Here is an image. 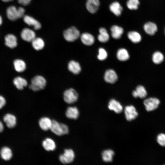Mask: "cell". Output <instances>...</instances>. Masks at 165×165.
Here are the masks:
<instances>
[{
    "label": "cell",
    "instance_id": "6da1fadb",
    "mask_svg": "<svg viewBox=\"0 0 165 165\" xmlns=\"http://www.w3.org/2000/svg\"><path fill=\"white\" fill-rule=\"evenodd\" d=\"M25 12L24 9L22 7L17 8L15 6L9 7L6 9V15L10 20L15 21L19 18L23 17Z\"/></svg>",
    "mask_w": 165,
    "mask_h": 165
},
{
    "label": "cell",
    "instance_id": "7a4b0ae2",
    "mask_svg": "<svg viewBox=\"0 0 165 165\" xmlns=\"http://www.w3.org/2000/svg\"><path fill=\"white\" fill-rule=\"evenodd\" d=\"M50 130L52 133L58 136L67 134L69 131V128L66 125L60 123L55 120L52 121Z\"/></svg>",
    "mask_w": 165,
    "mask_h": 165
},
{
    "label": "cell",
    "instance_id": "3957f363",
    "mask_svg": "<svg viewBox=\"0 0 165 165\" xmlns=\"http://www.w3.org/2000/svg\"><path fill=\"white\" fill-rule=\"evenodd\" d=\"M31 82V83L29 86V88L35 91L43 89L46 84L45 79L40 75H36L33 77Z\"/></svg>",
    "mask_w": 165,
    "mask_h": 165
},
{
    "label": "cell",
    "instance_id": "277c9868",
    "mask_svg": "<svg viewBox=\"0 0 165 165\" xmlns=\"http://www.w3.org/2000/svg\"><path fill=\"white\" fill-rule=\"evenodd\" d=\"M63 34L64 39L69 42H74L80 36L79 30L74 26L71 27L64 30Z\"/></svg>",
    "mask_w": 165,
    "mask_h": 165
},
{
    "label": "cell",
    "instance_id": "5b68a950",
    "mask_svg": "<svg viewBox=\"0 0 165 165\" xmlns=\"http://www.w3.org/2000/svg\"><path fill=\"white\" fill-rule=\"evenodd\" d=\"M77 92L73 88L65 90L63 94V99L64 101L68 104H72L76 102L78 98Z\"/></svg>",
    "mask_w": 165,
    "mask_h": 165
},
{
    "label": "cell",
    "instance_id": "8992f818",
    "mask_svg": "<svg viewBox=\"0 0 165 165\" xmlns=\"http://www.w3.org/2000/svg\"><path fill=\"white\" fill-rule=\"evenodd\" d=\"M75 158V153L72 149H66L59 157L60 162L63 164L70 163L73 162Z\"/></svg>",
    "mask_w": 165,
    "mask_h": 165
},
{
    "label": "cell",
    "instance_id": "52a82bcc",
    "mask_svg": "<svg viewBox=\"0 0 165 165\" xmlns=\"http://www.w3.org/2000/svg\"><path fill=\"white\" fill-rule=\"evenodd\" d=\"M159 99L155 97H149L145 100L143 103L146 110L148 112L153 111L157 108L160 104Z\"/></svg>",
    "mask_w": 165,
    "mask_h": 165
},
{
    "label": "cell",
    "instance_id": "ba28073f",
    "mask_svg": "<svg viewBox=\"0 0 165 165\" xmlns=\"http://www.w3.org/2000/svg\"><path fill=\"white\" fill-rule=\"evenodd\" d=\"M124 113L127 120L131 121L135 119L138 116L136 109L133 105L126 106L124 109Z\"/></svg>",
    "mask_w": 165,
    "mask_h": 165
},
{
    "label": "cell",
    "instance_id": "9c48e42d",
    "mask_svg": "<svg viewBox=\"0 0 165 165\" xmlns=\"http://www.w3.org/2000/svg\"><path fill=\"white\" fill-rule=\"evenodd\" d=\"M20 36L23 40L28 42H31L36 37L35 32L33 30L28 28H25L22 30Z\"/></svg>",
    "mask_w": 165,
    "mask_h": 165
},
{
    "label": "cell",
    "instance_id": "30bf717a",
    "mask_svg": "<svg viewBox=\"0 0 165 165\" xmlns=\"http://www.w3.org/2000/svg\"><path fill=\"white\" fill-rule=\"evenodd\" d=\"M23 17L24 22L29 26L33 27L35 30H38L41 28L40 22L32 17L26 15Z\"/></svg>",
    "mask_w": 165,
    "mask_h": 165
},
{
    "label": "cell",
    "instance_id": "8fae6325",
    "mask_svg": "<svg viewBox=\"0 0 165 165\" xmlns=\"http://www.w3.org/2000/svg\"><path fill=\"white\" fill-rule=\"evenodd\" d=\"M104 78L106 82L114 83L117 81L118 77L116 73L113 70L109 69L105 72Z\"/></svg>",
    "mask_w": 165,
    "mask_h": 165
},
{
    "label": "cell",
    "instance_id": "7c38bea8",
    "mask_svg": "<svg viewBox=\"0 0 165 165\" xmlns=\"http://www.w3.org/2000/svg\"><path fill=\"white\" fill-rule=\"evenodd\" d=\"M5 45L10 48H14L17 46V38L13 34L7 35L5 37Z\"/></svg>",
    "mask_w": 165,
    "mask_h": 165
},
{
    "label": "cell",
    "instance_id": "4fadbf2b",
    "mask_svg": "<svg viewBox=\"0 0 165 165\" xmlns=\"http://www.w3.org/2000/svg\"><path fill=\"white\" fill-rule=\"evenodd\" d=\"M100 4L99 0H87L86 7L89 12L91 13H94L97 11Z\"/></svg>",
    "mask_w": 165,
    "mask_h": 165
},
{
    "label": "cell",
    "instance_id": "5bb4252c",
    "mask_svg": "<svg viewBox=\"0 0 165 165\" xmlns=\"http://www.w3.org/2000/svg\"><path fill=\"white\" fill-rule=\"evenodd\" d=\"M52 121V120L48 117H43L39 119L38 125L42 130L45 131H48L50 130Z\"/></svg>",
    "mask_w": 165,
    "mask_h": 165
},
{
    "label": "cell",
    "instance_id": "9a60e30c",
    "mask_svg": "<svg viewBox=\"0 0 165 165\" xmlns=\"http://www.w3.org/2000/svg\"><path fill=\"white\" fill-rule=\"evenodd\" d=\"M43 148L47 151H54L56 148L54 141L52 138H47L44 139L42 142Z\"/></svg>",
    "mask_w": 165,
    "mask_h": 165
},
{
    "label": "cell",
    "instance_id": "2e32d148",
    "mask_svg": "<svg viewBox=\"0 0 165 165\" xmlns=\"http://www.w3.org/2000/svg\"><path fill=\"white\" fill-rule=\"evenodd\" d=\"M66 117L70 119H77L79 116V112L76 107H69L65 112Z\"/></svg>",
    "mask_w": 165,
    "mask_h": 165
},
{
    "label": "cell",
    "instance_id": "e0dca14e",
    "mask_svg": "<svg viewBox=\"0 0 165 165\" xmlns=\"http://www.w3.org/2000/svg\"><path fill=\"white\" fill-rule=\"evenodd\" d=\"M108 108L114 111L116 113H119L123 111V108L120 103L114 99H111L108 105Z\"/></svg>",
    "mask_w": 165,
    "mask_h": 165
},
{
    "label": "cell",
    "instance_id": "ac0fdd59",
    "mask_svg": "<svg viewBox=\"0 0 165 165\" xmlns=\"http://www.w3.org/2000/svg\"><path fill=\"white\" fill-rule=\"evenodd\" d=\"M80 39L82 43L86 46L93 45L95 41L94 36L88 33H84L80 35Z\"/></svg>",
    "mask_w": 165,
    "mask_h": 165
},
{
    "label": "cell",
    "instance_id": "d6986e66",
    "mask_svg": "<svg viewBox=\"0 0 165 165\" xmlns=\"http://www.w3.org/2000/svg\"><path fill=\"white\" fill-rule=\"evenodd\" d=\"M68 68L70 72L75 75L79 74L81 70L80 64L77 61L74 60H71L69 62Z\"/></svg>",
    "mask_w": 165,
    "mask_h": 165
},
{
    "label": "cell",
    "instance_id": "ffe728a7",
    "mask_svg": "<svg viewBox=\"0 0 165 165\" xmlns=\"http://www.w3.org/2000/svg\"><path fill=\"white\" fill-rule=\"evenodd\" d=\"M3 120L9 128L14 127L16 123V117L10 114H6L3 117Z\"/></svg>",
    "mask_w": 165,
    "mask_h": 165
},
{
    "label": "cell",
    "instance_id": "44dd1931",
    "mask_svg": "<svg viewBox=\"0 0 165 165\" xmlns=\"http://www.w3.org/2000/svg\"><path fill=\"white\" fill-rule=\"evenodd\" d=\"M111 31L112 37L115 39L120 38L124 32L122 28L117 25L112 26L111 28Z\"/></svg>",
    "mask_w": 165,
    "mask_h": 165
},
{
    "label": "cell",
    "instance_id": "7402d4cb",
    "mask_svg": "<svg viewBox=\"0 0 165 165\" xmlns=\"http://www.w3.org/2000/svg\"><path fill=\"white\" fill-rule=\"evenodd\" d=\"M109 8L110 11L117 16L121 15L123 9L120 4L117 1L111 3Z\"/></svg>",
    "mask_w": 165,
    "mask_h": 165
},
{
    "label": "cell",
    "instance_id": "603a6c76",
    "mask_svg": "<svg viewBox=\"0 0 165 165\" xmlns=\"http://www.w3.org/2000/svg\"><path fill=\"white\" fill-rule=\"evenodd\" d=\"M13 83L16 88L19 90H23L28 85L27 80L20 76L16 77L14 79Z\"/></svg>",
    "mask_w": 165,
    "mask_h": 165
},
{
    "label": "cell",
    "instance_id": "cb8c5ba5",
    "mask_svg": "<svg viewBox=\"0 0 165 165\" xmlns=\"http://www.w3.org/2000/svg\"><path fill=\"white\" fill-rule=\"evenodd\" d=\"M99 32L97 37L99 41L102 43L107 42L109 40V36L106 29L104 28H101L99 29Z\"/></svg>",
    "mask_w": 165,
    "mask_h": 165
},
{
    "label": "cell",
    "instance_id": "d4e9b609",
    "mask_svg": "<svg viewBox=\"0 0 165 165\" xmlns=\"http://www.w3.org/2000/svg\"><path fill=\"white\" fill-rule=\"evenodd\" d=\"M144 28L147 34L152 35H154L157 30L156 24L151 22H148L145 24Z\"/></svg>",
    "mask_w": 165,
    "mask_h": 165
},
{
    "label": "cell",
    "instance_id": "484cf974",
    "mask_svg": "<svg viewBox=\"0 0 165 165\" xmlns=\"http://www.w3.org/2000/svg\"><path fill=\"white\" fill-rule=\"evenodd\" d=\"M15 69L18 72H21L25 70L26 64L25 62L21 59H17L13 62Z\"/></svg>",
    "mask_w": 165,
    "mask_h": 165
},
{
    "label": "cell",
    "instance_id": "4316f807",
    "mask_svg": "<svg viewBox=\"0 0 165 165\" xmlns=\"http://www.w3.org/2000/svg\"><path fill=\"white\" fill-rule=\"evenodd\" d=\"M31 44L35 50L38 51L43 48L45 46V42L42 38L35 37L31 41Z\"/></svg>",
    "mask_w": 165,
    "mask_h": 165
},
{
    "label": "cell",
    "instance_id": "83f0119b",
    "mask_svg": "<svg viewBox=\"0 0 165 165\" xmlns=\"http://www.w3.org/2000/svg\"><path fill=\"white\" fill-rule=\"evenodd\" d=\"M116 56L119 60L122 61H126L128 60L130 58L128 52L126 49L123 48L118 50Z\"/></svg>",
    "mask_w": 165,
    "mask_h": 165
},
{
    "label": "cell",
    "instance_id": "f1b7e54d",
    "mask_svg": "<svg viewBox=\"0 0 165 165\" xmlns=\"http://www.w3.org/2000/svg\"><path fill=\"white\" fill-rule=\"evenodd\" d=\"M0 154L1 157L5 160H10L13 156L11 149L7 147H4L1 148Z\"/></svg>",
    "mask_w": 165,
    "mask_h": 165
},
{
    "label": "cell",
    "instance_id": "f546056e",
    "mask_svg": "<svg viewBox=\"0 0 165 165\" xmlns=\"http://www.w3.org/2000/svg\"><path fill=\"white\" fill-rule=\"evenodd\" d=\"M114 155L113 151L111 149L105 150L102 153L103 160L106 162H111Z\"/></svg>",
    "mask_w": 165,
    "mask_h": 165
},
{
    "label": "cell",
    "instance_id": "4dcf8cb0",
    "mask_svg": "<svg viewBox=\"0 0 165 165\" xmlns=\"http://www.w3.org/2000/svg\"><path fill=\"white\" fill-rule=\"evenodd\" d=\"M128 38L134 43H138L141 40V36L140 35L135 31H130L127 34Z\"/></svg>",
    "mask_w": 165,
    "mask_h": 165
},
{
    "label": "cell",
    "instance_id": "1f68e13d",
    "mask_svg": "<svg viewBox=\"0 0 165 165\" xmlns=\"http://www.w3.org/2000/svg\"><path fill=\"white\" fill-rule=\"evenodd\" d=\"M164 58L163 54L159 51L154 52L152 55V61L156 64H159L161 63L163 61Z\"/></svg>",
    "mask_w": 165,
    "mask_h": 165
},
{
    "label": "cell",
    "instance_id": "d6a6232c",
    "mask_svg": "<svg viewBox=\"0 0 165 165\" xmlns=\"http://www.w3.org/2000/svg\"><path fill=\"white\" fill-rule=\"evenodd\" d=\"M135 91L138 97L143 98L147 96V93L145 88L142 85H138L136 88Z\"/></svg>",
    "mask_w": 165,
    "mask_h": 165
},
{
    "label": "cell",
    "instance_id": "836d02e7",
    "mask_svg": "<svg viewBox=\"0 0 165 165\" xmlns=\"http://www.w3.org/2000/svg\"><path fill=\"white\" fill-rule=\"evenodd\" d=\"M139 4L138 0H128L127 2V6L130 10L137 9Z\"/></svg>",
    "mask_w": 165,
    "mask_h": 165
},
{
    "label": "cell",
    "instance_id": "e575fe53",
    "mask_svg": "<svg viewBox=\"0 0 165 165\" xmlns=\"http://www.w3.org/2000/svg\"><path fill=\"white\" fill-rule=\"evenodd\" d=\"M108 56V53L106 50L103 48H100L98 50V54L97 56L98 59L100 61L105 60Z\"/></svg>",
    "mask_w": 165,
    "mask_h": 165
},
{
    "label": "cell",
    "instance_id": "d590c367",
    "mask_svg": "<svg viewBox=\"0 0 165 165\" xmlns=\"http://www.w3.org/2000/svg\"><path fill=\"white\" fill-rule=\"evenodd\" d=\"M156 140L158 143L162 147H165V134L160 133L157 136Z\"/></svg>",
    "mask_w": 165,
    "mask_h": 165
},
{
    "label": "cell",
    "instance_id": "8d00e7d4",
    "mask_svg": "<svg viewBox=\"0 0 165 165\" xmlns=\"http://www.w3.org/2000/svg\"><path fill=\"white\" fill-rule=\"evenodd\" d=\"M6 101L5 98L0 95V109H1L6 104Z\"/></svg>",
    "mask_w": 165,
    "mask_h": 165
},
{
    "label": "cell",
    "instance_id": "74e56055",
    "mask_svg": "<svg viewBox=\"0 0 165 165\" xmlns=\"http://www.w3.org/2000/svg\"><path fill=\"white\" fill-rule=\"evenodd\" d=\"M31 1V0H17L19 3L24 6L28 5L30 3Z\"/></svg>",
    "mask_w": 165,
    "mask_h": 165
},
{
    "label": "cell",
    "instance_id": "f35d334b",
    "mask_svg": "<svg viewBox=\"0 0 165 165\" xmlns=\"http://www.w3.org/2000/svg\"><path fill=\"white\" fill-rule=\"evenodd\" d=\"M132 94L133 97L134 98H137L138 97V96L135 90H134L133 91Z\"/></svg>",
    "mask_w": 165,
    "mask_h": 165
},
{
    "label": "cell",
    "instance_id": "ab89813d",
    "mask_svg": "<svg viewBox=\"0 0 165 165\" xmlns=\"http://www.w3.org/2000/svg\"><path fill=\"white\" fill-rule=\"evenodd\" d=\"M3 128V126L2 123L0 121V133L2 131Z\"/></svg>",
    "mask_w": 165,
    "mask_h": 165
},
{
    "label": "cell",
    "instance_id": "60d3db41",
    "mask_svg": "<svg viewBox=\"0 0 165 165\" xmlns=\"http://www.w3.org/2000/svg\"><path fill=\"white\" fill-rule=\"evenodd\" d=\"M2 16L0 15V26L2 25Z\"/></svg>",
    "mask_w": 165,
    "mask_h": 165
},
{
    "label": "cell",
    "instance_id": "b9f144b4",
    "mask_svg": "<svg viewBox=\"0 0 165 165\" xmlns=\"http://www.w3.org/2000/svg\"><path fill=\"white\" fill-rule=\"evenodd\" d=\"M2 1L4 2H8L10 1H11L13 0H2Z\"/></svg>",
    "mask_w": 165,
    "mask_h": 165
},
{
    "label": "cell",
    "instance_id": "7bdbcfd3",
    "mask_svg": "<svg viewBox=\"0 0 165 165\" xmlns=\"http://www.w3.org/2000/svg\"></svg>",
    "mask_w": 165,
    "mask_h": 165
}]
</instances>
